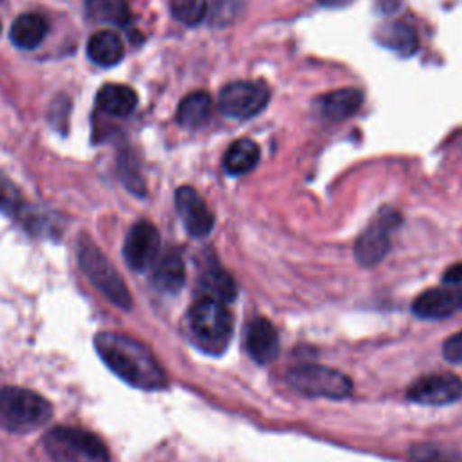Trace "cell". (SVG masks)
Listing matches in <instances>:
<instances>
[{"label":"cell","instance_id":"obj_1","mask_svg":"<svg viewBox=\"0 0 462 462\" xmlns=\"http://www.w3.org/2000/svg\"><path fill=\"white\" fill-rule=\"evenodd\" d=\"M101 361L125 383L141 390H161L168 384L162 366L152 350L121 332H99L94 337Z\"/></svg>","mask_w":462,"mask_h":462},{"label":"cell","instance_id":"obj_2","mask_svg":"<svg viewBox=\"0 0 462 462\" xmlns=\"http://www.w3.org/2000/svg\"><path fill=\"white\" fill-rule=\"evenodd\" d=\"M188 330L195 345L206 354H222L233 336V316L224 301L204 296L188 310Z\"/></svg>","mask_w":462,"mask_h":462},{"label":"cell","instance_id":"obj_3","mask_svg":"<svg viewBox=\"0 0 462 462\" xmlns=\"http://www.w3.org/2000/svg\"><path fill=\"white\" fill-rule=\"evenodd\" d=\"M51 417L52 406L40 393L18 386H0V426L7 431H34Z\"/></svg>","mask_w":462,"mask_h":462},{"label":"cell","instance_id":"obj_4","mask_svg":"<svg viewBox=\"0 0 462 462\" xmlns=\"http://www.w3.org/2000/svg\"><path fill=\"white\" fill-rule=\"evenodd\" d=\"M78 262L85 276L112 305L123 310L132 309V296L121 274L114 269V265L96 245V242L87 235H81L78 242Z\"/></svg>","mask_w":462,"mask_h":462},{"label":"cell","instance_id":"obj_5","mask_svg":"<svg viewBox=\"0 0 462 462\" xmlns=\"http://www.w3.org/2000/svg\"><path fill=\"white\" fill-rule=\"evenodd\" d=\"M43 448L52 462H110L105 442L83 428H52L43 437Z\"/></svg>","mask_w":462,"mask_h":462},{"label":"cell","instance_id":"obj_6","mask_svg":"<svg viewBox=\"0 0 462 462\" xmlns=\"http://www.w3.org/2000/svg\"><path fill=\"white\" fill-rule=\"evenodd\" d=\"M287 383L300 393L309 397H327V399H345L352 392V381L343 372L303 363L296 365L287 372Z\"/></svg>","mask_w":462,"mask_h":462},{"label":"cell","instance_id":"obj_7","mask_svg":"<svg viewBox=\"0 0 462 462\" xmlns=\"http://www.w3.org/2000/svg\"><path fill=\"white\" fill-rule=\"evenodd\" d=\"M401 215L392 208H381L374 220L357 236L354 245L356 260L365 267L377 265L390 249V236L399 227Z\"/></svg>","mask_w":462,"mask_h":462},{"label":"cell","instance_id":"obj_8","mask_svg":"<svg viewBox=\"0 0 462 462\" xmlns=\"http://www.w3.org/2000/svg\"><path fill=\"white\" fill-rule=\"evenodd\" d=\"M269 103V88L260 81H231L218 92V108L231 119H249Z\"/></svg>","mask_w":462,"mask_h":462},{"label":"cell","instance_id":"obj_9","mask_svg":"<svg viewBox=\"0 0 462 462\" xmlns=\"http://www.w3.org/2000/svg\"><path fill=\"white\" fill-rule=\"evenodd\" d=\"M406 397L417 404H428V406L449 404L462 397V379L448 372L422 375L410 384Z\"/></svg>","mask_w":462,"mask_h":462},{"label":"cell","instance_id":"obj_10","mask_svg":"<svg viewBox=\"0 0 462 462\" xmlns=\"http://www.w3.org/2000/svg\"><path fill=\"white\" fill-rule=\"evenodd\" d=\"M159 245H161V236L157 227L152 222L141 220L130 227L125 238V245H123L125 262L134 271L143 273L155 263L159 256Z\"/></svg>","mask_w":462,"mask_h":462},{"label":"cell","instance_id":"obj_11","mask_svg":"<svg viewBox=\"0 0 462 462\" xmlns=\"http://www.w3.org/2000/svg\"><path fill=\"white\" fill-rule=\"evenodd\" d=\"M175 208L189 236L204 238L211 233L215 217L204 199L191 186H180L175 191Z\"/></svg>","mask_w":462,"mask_h":462},{"label":"cell","instance_id":"obj_12","mask_svg":"<svg viewBox=\"0 0 462 462\" xmlns=\"http://www.w3.org/2000/svg\"><path fill=\"white\" fill-rule=\"evenodd\" d=\"M411 310L415 316L422 319H442L449 314L462 310V287H444V289H430L420 292Z\"/></svg>","mask_w":462,"mask_h":462},{"label":"cell","instance_id":"obj_13","mask_svg":"<svg viewBox=\"0 0 462 462\" xmlns=\"http://www.w3.org/2000/svg\"><path fill=\"white\" fill-rule=\"evenodd\" d=\"M245 348L256 363H271L280 350L276 327L265 318H254L245 330Z\"/></svg>","mask_w":462,"mask_h":462},{"label":"cell","instance_id":"obj_14","mask_svg":"<svg viewBox=\"0 0 462 462\" xmlns=\"http://www.w3.org/2000/svg\"><path fill=\"white\" fill-rule=\"evenodd\" d=\"M152 285L166 294H175L186 280L184 260L179 251H168L152 265Z\"/></svg>","mask_w":462,"mask_h":462},{"label":"cell","instance_id":"obj_15","mask_svg":"<svg viewBox=\"0 0 462 462\" xmlns=\"http://www.w3.org/2000/svg\"><path fill=\"white\" fill-rule=\"evenodd\" d=\"M363 92L359 88H337L319 97V114L328 121H343L354 116L363 105Z\"/></svg>","mask_w":462,"mask_h":462},{"label":"cell","instance_id":"obj_16","mask_svg":"<svg viewBox=\"0 0 462 462\" xmlns=\"http://www.w3.org/2000/svg\"><path fill=\"white\" fill-rule=\"evenodd\" d=\"M375 40L383 47L397 52L402 58H408L419 51L417 31L410 23L401 22V20L388 22V23H383L381 27H377Z\"/></svg>","mask_w":462,"mask_h":462},{"label":"cell","instance_id":"obj_17","mask_svg":"<svg viewBox=\"0 0 462 462\" xmlns=\"http://www.w3.org/2000/svg\"><path fill=\"white\" fill-rule=\"evenodd\" d=\"M199 285L206 292V296L215 298L218 301H233L236 298V283L233 276L220 267L213 258H209L208 263H204Z\"/></svg>","mask_w":462,"mask_h":462},{"label":"cell","instance_id":"obj_18","mask_svg":"<svg viewBox=\"0 0 462 462\" xmlns=\"http://www.w3.org/2000/svg\"><path fill=\"white\" fill-rule=\"evenodd\" d=\"M96 105L105 114L125 117V116H130L137 106V94L132 87H126L121 83H106L97 92Z\"/></svg>","mask_w":462,"mask_h":462},{"label":"cell","instance_id":"obj_19","mask_svg":"<svg viewBox=\"0 0 462 462\" xmlns=\"http://www.w3.org/2000/svg\"><path fill=\"white\" fill-rule=\"evenodd\" d=\"M49 23L43 16L36 13L20 14L11 25V42L20 49H34L47 36Z\"/></svg>","mask_w":462,"mask_h":462},{"label":"cell","instance_id":"obj_20","mask_svg":"<svg viewBox=\"0 0 462 462\" xmlns=\"http://www.w3.org/2000/svg\"><path fill=\"white\" fill-rule=\"evenodd\" d=\"M213 99L204 90H195L182 97L177 108V123L184 128H199L211 117Z\"/></svg>","mask_w":462,"mask_h":462},{"label":"cell","instance_id":"obj_21","mask_svg":"<svg viewBox=\"0 0 462 462\" xmlns=\"http://www.w3.org/2000/svg\"><path fill=\"white\" fill-rule=\"evenodd\" d=\"M87 54L94 63L101 67H112L123 60L125 45L114 31H99L90 36L87 43Z\"/></svg>","mask_w":462,"mask_h":462},{"label":"cell","instance_id":"obj_22","mask_svg":"<svg viewBox=\"0 0 462 462\" xmlns=\"http://www.w3.org/2000/svg\"><path fill=\"white\" fill-rule=\"evenodd\" d=\"M260 161V148L251 139H238L229 144L224 153L222 164L229 175H245Z\"/></svg>","mask_w":462,"mask_h":462},{"label":"cell","instance_id":"obj_23","mask_svg":"<svg viewBox=\"0 0 462 462\" xmlns=\"http://www.w3.org/2000/svg\"><path fill=\"white\" fill-rule=\"evenodd\" d=\"M87 16L92 22L126 25L130 20V9L126 0H87Z\"/></svg>","mask_w":462,"mask_h":462},{"label":"cell","instance_id":"obj_24","mask_svg":"<svg viewBox=\"0 0 462 462\" xmlns=\"http://www.w3.org/2000/svg\"><path fill=\"white\" fill-rule=\"evenodd\" d=\"M413 462H462V453L433 442H419L410 448Z\"/></svg>","mask_w":462,"mask_h":462},{"label":"cell","instance_id":"obj_25","mask_svg":"<svg viewBox=\"0 0 462 462\" xmlns=\"http://www.w3.org/2000/svg\"><path fill=\"white\" fill-rule=\"evenodd\" d=\"M25 206L27 204L18 186L5 173L0 171V213L18 218Z\"/></svg>","mask_w":462,"mask_h":462},{"label":"cell","instance_id":"obj_26","mask_svg":"<svg viewBox=\"0 0 462 462\" xmlns=\"http://www.w3.org/2000/svg\"><path fill=\"white\" fill-rule=\"evenodd\" d=\"M170 11L180 23L197 25L208 11V0H170Z\"/></svg>","mask_w":462,"mask_h":462},{"label":"cell","instance_id":"obj_27","mask_svg":"<svg viewBox=\"0 0 462 462\" xmlns=\"http://www.w3.org/2000/svg\"><path fill=\"white\" fill-rule=\"evenodd\" d=\"M119 177L132 193H135L139 197L144 195V180H143L137 162L130 152L119 155Z\"/></svg>","mask_w":462,"mask_h":462},{"label":"cell","instance_id":"obj_28","mask_svg":"<svg viewBox=\"0 0 462 462\" xmlns=\"http://www.w3.org/2000/svg\"><path fill=\"white\" fill-rule=\"evenodd\" d=\"M442 354L449 363H462V332H457L444 341Z\"/></svg>","mask_w":462,"mask_h":462},{"label":"cell","instance_id":"obj_29","mask_svg":"<svg viewBox=\"0 0 462 462\" xmlns=\"http://www.w3.org/2000/svg\"><path fill=\"white\" fill-rule=\"evenodd\" d=\"M442 282L448 287H462V262L449 265L442 274Z\"/></svg>","mask_w":462,"mask_h":462},{"label":"cell","instance_id":"obj_30","mask_svg":"<svg viewBox=\"0 0 462 462\" xmlns=\"http://www.w3.org/2000/svg\"><path fill=\"white\" fill-rule=\"evenodd\" d=\"M401 5V0H377V9L381 13H392Z\"/></svg>","mask_w":462,"mask_h":462},{"label":"cell","instance_id":"obj_31","mask_svg":"<svg viewBox=\"0 0 462 462\" xmlns=\"http://www.w3.org/2000/svg\"><path fill=\"white\" fill-rule=\"evenodd\" d=\"M318 2L327 7H341V5H346L350 0H318Z\"/></svg>","mask_w":462,"mask_h":462}]
</instances>
